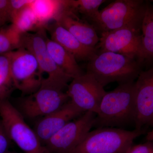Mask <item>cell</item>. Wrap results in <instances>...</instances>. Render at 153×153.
<instances>
[{
  "mask_svg": "<svg viewBox=\"0 0 153 153\" xmlns=\"http://www.w3.org/2000/svg\"><path fill=\"white\" fill-rule=\"evenodd\" d=\"M96 114L86 111L55 134L45 145L50 153H71L93 127Z\"/></svg>",
  "mask_w": 153,
  "mask_h": 153,
  "instance_id": "9c48e42d",
  "label": "cell"
},
{
  "mask_svg": "<svg viewBox=\"0 0 153 153\" xmlns=\"http://www.w3.org/2000/svg\"><path fill=\"white\" fill-rule=\"evenodd\" d=\"M63 89L43 79L38 90L20 101L21 112L27 117L35 118L54 112L69 100Z\"/></svg>",
  "mask_w": 153,
  "mask_h": 153,
  "instance_id": "52a82bcc",
  "label": "cell"
},
{
  "mask_svg": "<svg viewBox=\"0 0 153 153\" xmlns=\"http://www.w3.org/2000/svg\"><path fill=\"white\" fill-rule=\"evenodd\" d=\"M30 7L35 14L40 27L55 21L63 11L71 9V0H33Z\"/></svg>",
  "mask_w": 153,
  "mask_h": 153,
  "instance_id": "2e32d148",
  "label": "cell"
},
{
  "mask_svg": "<svg viewBox=\"0 0 153 153\" xmlns=\"http://www.w3.org/2000/svg\"><path fill=\"white\" fill-rule=\"evenodd\" d=\"M11 20L12 25L22 35L30 31L36 32L41 28L30 6L15 15Z\"/></svg>",
  "mask_w": 153,
  "mask_h": 153,
  "instance_id": "d6986e66",
  "label": "cell"
},
{
  "mask_svg": "<svg viewBox=\"0 0 153 153\" xmlns=\"http://www.w3.org/2000/svg\"><path fill=\"white\" fill-rule=\"evenodd\" d=\"M87 72L103 87L111 82H132L140 73L141 64L136 59L110 52H97L89 61Z\"/></svg>",
  "mask_w": 153,
  "mask_h": 153,
  "instance_id": "7a4b0ae2",
  "label": "cell"
},
{
  "mask_svg": "<svg viewBox=\"0 0 153 153\" xmlns=\"http://www.w3.org/2000/svg\"><path fill=\"white\" fill-rule=\"evenodd\" d=\"M84 113L69 100L60 108L43 117L38 121L34 131L41 143L45 146L55 134L68 123Z\"/></svg>",
  "mask_w": 153,
  "mask_h": 153,
  "instance_id": "4fadbf2b",
  "label": "cell"
},
{
  "mask_svg": "<svg viewBox=\"0 0 153 153\" xmlns=\"http://www.w3.org/2000/svg\"><path fill=\"white\" fill-rule=\"evenodd\" d=\"M44 28L49 32L51 39L71 53L77 61H89L97 53L95 49L84 46L57 21L48 24Z\"/></svg>",
  "mask_w": 153,
  "mask_h": 153,
  "instance_id": "9a60e30c",
  "label": "cell"
},
{
  "mask_svg": "<svg viewBox=\"0 0 153 153\" xmlns=\"http://www.w3.org/2000/svg\"><path fill=\"white\" fill-rule=\"evenodd\" d=\"M46 42L50 56L63 72L72 79L84 74L77 64V60L71 53L48 36Z\"/></svg>",
  "mask_w": 153,
  "mask_h": 153,
  "instance_id": "e0dca14e",
  "label": "cell"
},
{
  "mask_svg": "<svg viewBox=\"0 0 153 153\" xmlns=\"http://www.w3.org/2000/svg\"><path fill=\"white\" fill-rule=\"evenodd\" d=\"M126 153H153V142L147 141L144 143L132 145Z\"/></svg>",
  "mask_w": 153,
  "mask_h": 153,
  "instance_id": "cb8c5ba5",
  "label": "cell"
},
{
  "mask_svg": "<svg viewBox=\"0 0 153 153\" xmlns=\"http://www.w3.org/2000/svg\"><path fill=\"white\" fill-rule=\"evenodd\" d=\"M141 30L122 28L101 33L97 52H110L134 58L142 63Z\"/></svg>",
  "mask_w": 153,
  "mask_h": 153,
  "instance_id": "30bf717a",
  "label": "cell"
},
{
  "mask_svg": "<svg viewBox=\"0 0 153 153\" xmlns=\"http://www.w3.org/2000/svg\"><path fill=\"white\" fill-rule=\"evenodd\" d=\"M142 63L153 61V5L147 3L142 23Z\"/></svg>",
  "mask_w": 153,
  "mask_h": 153,
  "instance_id": "ac0fdd59",
  "label": "cell"
},
{
  "mask_svg": "<svg viewBox=\"0 0 153 153\" xmlns=\"http://www.w3.org/2000/svg\"><path fill=\"white\" fill-rule=\"evenodd\" d=\"M149 125H153V116L152 117V119L150 122L149 123Z\"/></svg>",
  "mask_w": 153,
  "mask_h": 153,
  "instance_id": "83f0119b",
  "label": "cell"
},
{
  "mask_svg": "<svg viewBox=\"0 0 153 153\" xmlns=\"http://www.w3.org/2000/svg\"><path fill=\"white\" fill-rule=\"evenodd\" d=\"M0 117L10 140L24 153H50L25 122L22 113L5 98L0 99Z\"/></svg>",
  "mask_w": 153,
  "mask_h": 153,
  "instance_id": "5b68a950",
  "label": "cell"
},
{
  "mask_svg": "<svg viewBox=\"0 0 153 153\" xmlns=\"http://www.w3.org/2000/svg\"><path fill=\"white\" fill-rule=\"evenodd\" d=\"M105 0H71V7L91 22L98 14L99 8Z\"/></svg>",
  "mask_w": 153,
  "mask_h": 153,
  "instance_id": "44dd1931",
  "label": "cell"
},
{
  "mask_svg": "<svg viewBox=\"0 0 153 153\" xmlns=\"http://www.w3.org/2000/svg\"><path fill=\"white\" fill-rule=\"evenodd\" d=\"M22 36L13 25L0 30V55L21 48Z\"/></svg>",
  "mask_w": 153,
  "mask_h": 153,
  "instance_id": "ffe728a7",
  "label": "cell"
},
{
  "mask_svg": "<svg viewBox=\"0 0 153 153\" xmlns=\"http://www.w3.org/2000/svg\"><path fill=\"white\" fill-rule=\"evenodd\" d=\"M66 93L70 101L84 112L96 114L106 91L93 75L86 72L73 78Z\"/></svg>",
  "mask_w": 153,
  "mask_h": 153,
  "instance_id": "8fae6325",
  "label": "cell"
},
{
  "mask_svg": "<svg viewBox=\"0 0 153 153\" xmlns=\"http://www.w3.org/2000/svg\"><path fill=\"white\" fill-rule=\"evenodd\" d=\"M135 82V120L137 129L149 124L153 116V66L141 71Z\"/></svg>",
  "mask_w": 153,
  "mask_h": 153,
  "instance_id": "7c38bea8",
  "label": "cell"
},
{
  "mask_svg": "<svg viewBox=\"0 0 153 153\" xmlns=\"http://www.w3.org/2000/svg\"><path fill=\"white\" fill-rule=\"evenodd\" d=\"M0 25H1V24H0Z\"/></svg>",
  "mask_w": 153,
  "mask_h": 153,
  "instance_id": "f1b7e54d",
  "label": "cell"
},
{
  "mask_svg": "<svg viewBox=\"0 0 153 153\" xmlns=\"http://www.w3.org/2000/svg\"><path fill=\"white\" fill-rule=\"evenodd\" d=\"M10 141L0 120V153H7Z\"/></svg>",
  "mask_w": 153,
  "mask_h": 153,
  "instance_id": "484cf974",
  "label": "cell"
},
{
  "mask_svg": "<svg viewBox=\"0 0 153 153\" xmlns=\"http://www.w3.org/2000/svg\"><path fill=\"white\" fill-rule=\"evenodd\" d=\"M33 0H10L11 19L19 12L30 5Z\"/></svg>",
  "mask_w": 153,
  "mask_h": 153,
  "instance_id": "603a6c76",
  "label": "cell"
},
{
  "mask_svg": "<svg viewBox=\"0 0 153 153\" xmlns=\"http://www.w3.org/2000/svg\"><path fill=\"white\" fill-rule=\"evenodd\" d=\"M135 82L119 84L106 92L96 114L93 127L116 128L135 123Z\"/></svg>",
  "mask_w": 153,
  "mask_h": 153,
  "instance_id": "6da1fadb",
  "label": "cell"
},
{
  "mask_svg": "<svg viewBox=\"0 0 153 153\" xmlns=\"http://www.w3.org/2000/svg\"><path fill=\"white\" fill-rule=\"evenodd\" d=\"M146 4L140 0H116L99 11L91 25L101 33L124 28L141 30Z\"/></svg>",
  "mask_w": 153,
  "mask_h": 153,
  "instance_id": "3957f363",
  "label": "cell"
},
{
  "mask_svg": "<svg viewBox=\"0 0 153 153\" xmlns=\"http://www.w3.org/2000/svg\"><path fill=\"white\" fill-rule=\"evenodd\" d=\"M152 126H153V125ZM146 139L147 141L153 142V128L147 134Z\"/></svg>",
  "mask_w": 153,
  "mask_h": 153,
  "instance_id": "4316f807",
  "label": "cell"
},
{
  "mask_svg": "<svg viewBox=\"0 0 153 153\" xmlns=\"http://www.w3.org/2000/svg\"><path fill=\"white\" fill-rule=\"evenodd\" d=\"M13 83L10 53L0 55V99H5Z\"/></svg>",
  "mask_w": 153,
  "mask_h": 153,
  "instance_id": "7402d4cb",
  "label": "cell"
},
{
  "mask_svg": "<svg viewBox=\"0 0 153 153\" xmlns=\"http://www.w3.org/2000/svg\"><path fill=\"white\" fill-rule=\"evenodd\" d=\"M9 53L13 84L23 94L34 93L44 79L36 57L22 47Z\"/></svg>",
  "mask_w": 153,
  "mask_h": 153,
  "instance_id": "ba28073f",
  "label": "cell"
},
{
  "mask_svg": "<svg viewBox=\"0 0 153 153\" xmlns=\"http://www.w3.org/2000/svg\"><path fill=\"white\" fill-rule=\"evenodd\" d=\"M142 129L101 128L90 131L71 153H126Z\"/></svg>",
  "mask_w": 153,
  "mask_h": 153,
  "instance_id": "277c9868",
  "label": "cell"
},
{
  "mask_svg": "<svg viewBox=\"0 0 153 153\" xmlns=\"http://www.w3.org/2000/svg\"><path fill=\"white\" fill-rule=\"evenodd\" d=\"M47 30L39 28L34 33H26L22 36L21 47L31 52L36 57L41 74L46 73L47 82L62 88L68 87L72 78L57 66L50 56L47 46Z\"/></svg>",
  "mask_w": 153,
  "mask_h": 153,
  "instance_id": "8992f818",
  "label": "cell"
},
{
  "mask_svg": "<svg viewBox=\"0 0 153 153\" xmlns=\"http://www.w3.org/2000/svg\"><path fill=\"white\" fill-rule=\"evenodd\" d=\"M76 13L71 9L65 10L55 21L84 46L95 49L100 39L97 31L93 25L79 19Z\"/></svg>",
  "mask_w": 153,
  "mask_h": 153,
  "instance_id": "5bb4252c",
  "label": "cell"
},
{
  "mask_svg": "<svg viewBox=\"0 0 153 153\" xmlns=\"http://www.w3.org/2000/svg\"><path fill=\"white\" fill-rule=\"evenodd\" d=\"M11 20L10 0H0V24Z\"/></svg>",
  "mask_w": 153,
  "mask_h": 153,
  "instance_id": "d4e9b609",
  "label": "cell"
}]
</instances>
